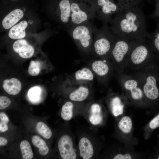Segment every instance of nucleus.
<instances>
[{
  "label": "nucleus",
  "instance_id": "obj_1",
  "mask_svg": "<svg viewBox=\"0 0 159 159\" xmlns=\"http://www.w3.org/2000/svg\"><path fill=\"white\" fill-rule=\"evenodd\" d=\"M109 23L111 30L117 36L134 41L146 40L145 17L138 5L122 8Z\"/></svg>",
  "mask_w": 159,
  "mask_h": 159
},
{
  "label": "nucleus",
  "instance_id": "obj_2",
  "mask_svg": "<svg viewBox=\"0 0 159 159\" xmlns=\"http://www.w3.org/2000/svg\"><path fill=\"white\" fill-rule=\"evenodd\" d=\"M141 86L150 114L159 110V67L133 71Z\"/></svg>",
  "mask_w": 159,
  "mask_h": 159
},
{
  "label": "nucleus",
  "instance_id": "obj_3",
  "mask_svg": "<svg viewBox=\"0 0 159 159\" xmlns=\"http://www.w3.org/2000/svg\"><path fill=\"white\" fill-rule=\"evenodd\" d=\"M146 40L135 41L128 56L126 67L133 71L159 67V59Z\"/></svg>",
  "mask_w": 159,
  "mask_h": 159
},
{
  "label": "nucleus",
  "instance_id": "obj_4",
  "mask_svg": "<svg viewBox=\"0 0 159 159\" xmlns=\"http://www.w3.org/2000/svg\"><path fill=\"white\" fill-rule=\"evenodd\" d=\"M117 75L122 94L128 106L148 109L140 83L135 74L132 72Z\"/></svg>",
  "mask_w": 159,
  "mask_h": 159
},
{
  "label": "nucleus",
  "instance_id": "obj_5",
  "mask_svg": "<svg viewBox=\"0 0 159 159\" xmlns=\"http://www.w3.org/2000/svg\"><path fill=\"white\" fill-rule=\"evenodd\" d=\"M117 36L107 24L96 28L91 52L100 59H110L111 51Z\"/></svg>",
  "mask_w": 159,
  "mask_h": 159
},
{
  "label": "nucleus",
  "instance_id": "obj_6",
  "mask_svg": "<svg viewBox=\"0 0 159 159\" xmlns=\"http://www.w3.org/2000/svg\"><path fill=\"white\" fill-rule=\"evenodd\" d=\"M97 27L91 21L71 26L68 32L78 48L86 53L91 52Z\"/></svg>",
  "mask_w": 159,
  "mask_h": 159
},
{
  "label": "nucleus",
  "instance_id": "obj_7",
  "mask_svg": "<svg viewBox=\"0 0 159 159\" xmlns=\"http://www.w3.org/2000/svg\"><path fill=\"white\" fill-rule=\"evenodd\" d=\"M135 41L117 36L110 57L117 74L124 73L128 56Z\"/></svg>",
  "mask_w": 159,
  "mask_h": 159
},
{
  "label": "nucleus",
  "instance_id": "obj_8",
  "mask_svg": "<svg viewBox=\"0 0 159 159\" xmlns=\"http://www.w3.org/2000/svg\"><path fill=\"white\" fill-rule=\"evenodd\" d=\"M113 137L125 147L132 150L139 143L133 136L134 127L131 116L125 115L115 118Z\"/></svg>",
  "mask_w": 159,
  "mask_h": 159
},
{
  "label": "nucleus",
  "instance_id": "obj_9",
  "mask_svg": "<svg viewBox=\"0 0 159 159\" xmlns=\"http://www.w3.org/2000/svg\"><path fill=\"white\" fill-rule=\"evenodd\" d=\"M71 26L78 24L96 17L95 3L91 0H70Z\"/></svg>",
  "mask_w": 159,
  "mask_h": 159
},
{
  "label": "nucleus",
  "instance_id": "obj_10",
  "mask_svg": "<svg viewBox=\"0 0 159 159\" xmlns=\"http://www.w3.org/2000/svg\"><path fill=\"white\" fill-rule=\"evenodd\" d=\"M96 17L103 24H107L122 9L118 0H97L95 3Z\"/></svg>",
  "mask_w": 159,
  "mask_h": 159
},
{
  "label": "nucleus",
  "instance_id": "obj_11",
  "mask_svg": "<svg viewBox=\"0 0 159 159\" xmlns=\"http://www.w3.org/2000/svg\"><path fill=\"white\" fill-rule=\"evenodd\" d=\"M109 111L115 118L125 115L127 103L122 95L109 89L107 92L105 99Z\"/></svg>",
  "mask_w": 159,
  "mask_h": 159
},
{
  "label": "nucleus",
  "instance_id": "obj_12",
  "mask_svg": "<svg viewBox=\"0 0 159 159\" xmlns=\"http://www.w3.org/2000/svg\"><path fill=\"white\" fill-rule=\"evenodd\" d=\"M107 113L102 102L97 101L92 103L89 106V121L92 125L102 126L105 123Z\"/></svg>",
  "mask_w": 159,
  "mask_h": 159
},
{
  "label": "nucleus",
  "instance_id": "obj_13",
  "mask_svg": "<svg viewBox=\"0 0 159 159\" xmlns=\"http://www.w3.org/2000/svg\"><path fill=\"white\" fill-rule=\"evenodd\" d=\"M67 89L69 99L74 102L85 101L90 94L92 84L89 83L71 84L67 82Z\"/></svg>",
  "mask_w": 159,
  "mask_h": 159
},
{
  "label": "nucleus",
  "instance_id": "obj_14",
  "mask_svg": "<svg viewBox=\"0 0 159 159\" xmlns=\"http://www.w3.org/2000/svg\"><path fill=\"white\" fill-rule=\"evenodd\" d=\"M56 20L69 28L71 25L70 0H60L53 11Z\"/></svg>",
  "mask_w": 159,
  "mask_h": 159
},
{
  "label": "nucleus",
  "instance_id": "obj_15",
  "mask_svg": "<svg viewBox=\"0 0 159 159\" xmlns=\"http://www.w3.org/2000/svg\"><path fill=\"white\" fill-rule=\"evenodd\" d=\"M90 68L94 74L104 80H107L115 70L110 60L100 59L93 61Z\"/></svg>",
  "mask_w": 159,
  "mask_h": 159
},
{
  "label": "nucleus",
  "instance_id": "obj_16",
  "mask_svg": "<svg viewBox=\"0 0 159 159\" xmlns=\"http://www.w3.org/2000/svg\"><path fill=\"white\" fill-rule=\"evenodd\" d=\"M60 155L62 159H75L77 154L72 138L69 135H63L58 144Z\"/></svg>",
  "mask_w": 159,
  "mask_h": 159
},
{
  "label": "nucleus",
  "instance_id": "obj_17",
  "mask_svg": "<svg viewBox=\"0 0 159 159\" xmlns=\"http://www.w3.org/2000/svg\"><path fill=\"white\" fill-rule=\"evenodd\" d=\"M94 74L91 69L84 67L70 75L68 77L67 82L71 84L89 83L92 84Z\"/></svg>",
  "mask_w": 159,
  "mask_h": 159
},
{
  "label": "nucleus",
  "instance_id": "obj_18",
  "mask_svg": "<svg viewBox=\"0 0 159 159\" xmlns=\"http://www.w3.org/2000/svg\"><path fill=\"white\" fill-rule=\"evenodd\" d=\"M12 48L15 52L24 59L31 58L35 52L34 46L25 38L16 40L13 44Z\"/></svg>",
  "mask_w": 159,
  "mask_h": 159
},
{
  "label": "nucleus",
  "instance_id": "obj_19",
  "mask_svg": "<svg viewBox=\"0 0 159 159\" xmlns=\"http://www.w3.org/2000/svg\"><path fill=\"white\" fill-rule=\"evenodd\" d=\"M143 153L136 152L122 144L116 148L110 155V158L114 159H140L143 158Z\"/></svg>",
  "mask_w": 159,
  "mask_h": 159
},
{
  "label": "nucleus",
  "instance_id": "obj_20",
  "mask_svg": "<svg viewBox=\"0 0 159 159\" xmlns=\"http://www.w3.org/2000/svg\"><path fill=\"white\" fill-rule=\"evenodd\" d=\"M25 15V10L21 8L12 10L3 19L1 25L5 29L9 30L20 21Z\"/></svg>",
  "mask_w": 159,
  "mask_h": 159
},
{
  "label": "nucleus",
  "instance_id": "obj_21",
  "mask_svg": "<svg viewBox=\"0 0 159 159\" xmlns=\"http://www.w3.org/2000/svg\"><path fill=\"white\" fill-rule=\"evenodd\" d=\"M29 25V22L28 20H21L9 29V37L11 39L16 40L25 38Z\"/></svg>",
  "mask_w": 159,
  "mask_h": 159
},
{
  "label": "nucleus",
  "instance_id": "obj_22",
  "mask_svg": "<svg viewBox=\"0 0 159 159\" xmlns=\"http://www.w3.org/2000/svg\"><path fill=\"white\" fill-rule=\"evenodd\" d=\"M78 149L80 156L83 159L92 158L95 154V149L93 143L87 137L81 138L78 143Z\"/></svg>",
  "mask_w": 159,
  "mask_h": 159
},
{
  "label": "nucleus",
  "instance_id": "obj_23",
  "mask_svg": "<svg viewBox=\"0 0 159 159\" xmlns=\"http://www.w3.org/2000/svg\"><path fill=\"white\" fill-rule=\"evenodd\" d=\"M2 87L8 94L14 95L18 94L21 91L22 85L20 81L15 78H12L4 80Z\"/></svg>",
  "mask_w": 159,
  "mask_h": 159
},
{
  "label": "nucleus",
  "instance_id": "obj_24",
  "mask_svg": "<svg viewBox=\"0 0 159 159\" xmlns=\"http://www.w3.org/2000/svg\"><path fill=\"white\" fill-rule=\"evenodd\" d=\"M159 127V110L155 115L145 126L143 129V136L145 140L149 139L153 131Z\"/></svg>",
  "mask_w": 159,
  "mask_h": 159
},
{
  "label": "nucleus",
  "instance_id": "obj_25",
  "mask_svg": "<svg viewBox=\"0 0 159 159\" xmlns=\"http://www.w3.org/2000/svg\"><path fill=\"white\" fill-rule=\"evenodd\" d=\"M74 102L71 100L67 101L62 106L61 115L64 120L69 121L73 117L75 107Z\"/></svg>",
  "mask_w": 159,
  "mask_h": 159
},
{
  "label": "nucleus",
  "instance_id": "obj_26",
  "mask_svg": "<svg viewBox=\"0 0 159 159\" xmlns=\"http://www.w3.org/2000/svg\"><path fill=\"white\" fill-rule=\"evenodd\" d=\"M20 147L23 159H31L33 158L34 155L31 147L28 141H22L20 143Z\"/></svg>",
  "mask_w": 159,
  "mask_h": 159
},
{
  "label": "nucleus",
  "instance_id": "obj_27",
  "mask_svg": "<svg viewBox=\"0 0 159 159\" xmlns=\"http://www.w3.org/2000/svg\"><path fill=\"white\" fill-rule=\"evenodd\" d=\"M43 63L40 61L32 60L29 63L28 72L32 76H36L39 74L43 67Z\"/></svg>",
  "mask_w": 159,
  "mask_h": 159
},
{
  "label": "nucleus",
  "instance_id": "obj_28",
  "mask_svg": "<svg viewBox=\"0 0 159 159\" xmlns=\"http://www.w3.org/2000/svg\"><path fill=\"white\" fill-rule=\"evenodd\" d=\"M41 92V87L39 86H35L32 87L29 90L27 95L31 101L35 102L39 100Z\"/></svg>",
  "mask_w": 159,
  "mask_h": 159
},
{
  "label": "nucleus",
  "instance_id": "obj_29",
  "mask_svg": "<svg viewBox=\"0 0 159 159\" xmlns=\"http://www.w3.org/2000/svg\"><path fill=\"white\" fill-rule=\"evenodd\" d=\"M36 129L38 132L44 138L49 139L51 137L52 133L49 127L42 122H38L36 125Z\"/></svg>",
  "mask_w": 159,
  "mask_h": 159
},
{
  "label": "nucleus",
  "instance_id": "obj_30",
  "mask_svg": "<svg viewBox=\"0 0 159 159\" xmlns=\"http://www.w3.org/2000/svg\"><path fill=\"white\" fill-rule=\"evenodd\" d=\"M0 120V131L1 132H5L8 128L7 123L9 121V118L5 113L1 112Z\"/></svg>",
  "mask_w": 159,
  "mask_h": 159
},
{
  "label": "nucleus",
  "instance_id": "obj_31",
  "mask_svg": "<svg viewBox=\"0 0 159 159\" xmlns=\"http://www.w3.org/2000/svg\"><path fill=\"white\" fill-rule=\"evenodd\" d=\"M32 140L33 145L39 148H42L47 145L44 141L37 135H34L32 137Z\"/></svg>",
  "mask_w": 159,
  "mask_h": 159
},
{
  "label": "nucleus",
  "instance_id": "obj_32",
  "mask_svg": "<svg viewBox=\"0 0 159 159\" xmlns=\"http://www.w3.org/2000/svg\"><path fill=\"white\" fill-rule=\"evenodd\" d=\"M122 8L138 5L139 0H118Z\"/></svg>",
  "mask_w": 159,
  "mask_h": 159
},
{
  "label": "nucleus",
  "instance_id": "obj_33",
  "mask_svg": "<svg viewBox=\"0 0 159 159\" xmlns=\"http://www.w3.org/2000/svg\"><path fill=\"white\" fill-rule=\"evenodd\" d=\"M11 103L10 99L5 96L0 97V109L3 110L7 107Z\"/></svg>",
  "mask_w": 159,
  "mask_h": 159
},
{
  "label": "nucleus",
  "instance_id": "obj_34",
  "mask_svg": "<svg viewBox=\"0 0 159 159\" xmlns=\"http://www.w3.org/2000/svg\"><path fill=\"white\" fill-rule=\"evenodd\" d=\"M149 44L153 49H154L159 54V32L155 34V38L153 40L152 43Z\"/></svg>",
  "mask_w": 159,
  "mask_h": 159
},
{
  "label": "nucleus",
  "instance_id": "obj_35",
  "mask_svg": "<svg viewBox=\"0 0 159 159\" xmlns=\"http://www.w3.org/2000/svg\"><path fill=\"white\" fill-rule=\"evenodd\" d=\"M49 151V148L47 145L39 149V153L40 155H47Z\"/></svg>",
  "mask_w": 159,
  "mask_h": 159
},
{
  "label": "nucleus",
  "instance_id": "obj_36",
  "mask_svg": "<svg viewBox=\"0 0 159 159\" xmlns=\"http://www.w3.org/2000/svg\"><path fill=\"white\" fill-rule=\"evenodd\" d=\"M155 151L152 158L154 159H159V143H158L155 149Z\"/></svg>",
  "mask_w": 159,
  "mask_h": 159
},
{
  "label": "nucleus",
  "instance_id": "obj_37",
  "mask_svg": "<svg viewBox=\"0 0 159 159\" xmlns=\"http://www.w3.org/2000/svg\"><path fill=\"white\" fill-rule=\"evenodd\" d=\"M8 143V141L5 138L0 137V146H4L6 145Z\"/></svg>",
  "mask_w": 159,
  "mask_h": 159
},
{
  "label": "nucleus",
  "instance_id": "obj_38",
  "mask_svg": "<svg viewBox=\"0 0 159 159\" xmlns=\"http://www.w3.org/2000/svg\"><path fill=\"white\" fill-rule=\"evenodd\" d=\"M9 1H17L19 0H8Z\"/></svg>",
  "mask_w": 159,
  "mask_h": 159
},
{
  "label": "nucleus",
  "instance_id": "obj_39",
  "mask_svg": "<svg viewBox=\"0 0 159 159\" xmlns=\"http://www.w3.org/2000/svg\"><path fill=\"white\" fill-rule=\"evenodd\" d=\"M158 138H159V141H158V142L159 143V135L158 136Z\"/></svg>",
  "mask_w": 159,
  "mask_h": 159
}]
</instances>
